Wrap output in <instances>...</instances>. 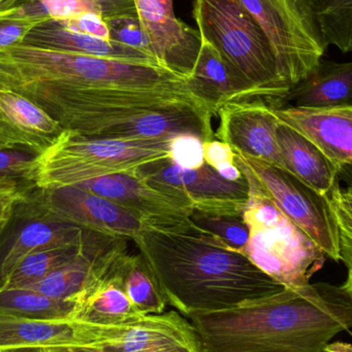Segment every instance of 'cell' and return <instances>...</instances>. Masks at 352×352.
<instances>
[{
    "label": "cell",
    "mask_w": 352,
    "mask_h": 352,
    "mask_svg": "<svg viewBox=\"0 0 352 352\" xmlns=\"http://www.w3.org/2000/svg\"><path fill=\"white\" fill-rule=\"evenodd\" d=\"M165 66L12 45L0 51V86L49 113L63 130L119 111L161 87L186 84Z\"/></svg>",
    "instance_id": "obj_1"
},
{
    "label": "cell",
    "mask_w": 352,
    "mask_h": 352,
    "mask_svg": "<svg viewBox=\"0 0 352 352\" xmlns=\"http://www.w3.org/2000/svg\"><path fill=\"white\" fill-rule=\"evenodd\" d=\"M132 241L167 305L186 318L231 309L284 289L243 254L196 227L189 217L163 225L144 223Z\"/></svg>",
    "instance_id": "obj_2"
},
{
    "label": "cell",
    "mask_w": 352,
    "mask_h": 352,
    "mask_svg": "<svg viewBox=\"0 0 352 352\" xmlns=\"http://www.w3.org/2000/svg\"><path fill=\"white\" fill-rule=\"evenodd\" d=\"M187 318L200 352H329L335 337L351 333V272L340 285L284 287L231 309Z\"/></svg>",
    "instance_id": "obj_3"
},
{
    "label": "cell",
    "mask_w": 352,
    "mask_h": 352,
    "mask_svg": "<svg viewBox=\"0 0 352 352\" xmlns=\"http://www.w3.org/2000/svg\"><path fill=\"white\" fill-rule=\"evenodd\" d=\"M192 16L200 38L250 82L270 107H282L289 87L268 41L241 0H194Z\"/></svg>",
    "instance_id": "obj_4"
},
{
    "label": "cell",
    "mask_w": 352,
    "mask_h": 352,
    "mask_svg": "<svg viewBox=\"0 0 352 352\" xmlns=\"http://www.w3.org/2000/svg\"><path fill=\"white\" fill-rule=\"evenodd\" d=\"M172 138H87L63 130L37 160L33 186L39 188L134 173L138 167L169 158Z\"/></svg>",
    "instance_id": "obj_5"
},
{
    "label": "cell",
    "mask_w": 352,
    "mask_h": 352,
    "mask_svg": "<svg viewBox=\"0 0 352 352\" xmlns=\"http://www.w3.org/2000/svg\"><path fill=\"white\" fill-rule=\"evenodd\" d=\"M270 45L279 72L293 89L316 67L328 45L311 0H241Z\"/></svg>",
    "instance_id": "obj_6"
},
{
    "label": "cell",
    "mask_w": 352,
    "mask_h": 352,
    "mask_svg": "<svg viewBox=\"0 0 352 352\" xmlns=\"http://www.w3.org/2000/svg\"><path fill=\"white\" fill-rule=\"evenodd\" d=\"M236 156L251 171L262 192L326 256L336 263L342 261L338 227L327 195L316 192L287 169L238 153Z\"/></svg>",
    "instance_id": "obj_7"
},
{
    "label": "cell",
    "mask_w": 352,
    "mask_h": 352,
    "mask_svg": "<svg viewBox=\"0 0 352 352\" xmlns=\"http://www.w3.org/2000/svg\"><path fill=\"white\" fill-rule=\"evenodd\" d=\"M252 264L289 289L310 285L324 267L326 254L284 213L275 223L249 227V240L241 250Z\"/></svg>",
    "instance_id": "obj_8"
},
{
    "label": "cell",
    "mask_w": 352,
    "mask_h": 352,
    "mask_svg": "<svg viewBox=\"0 0 352 352\" xmlns=\"http://www.w3.org/2000/svg\"><path fill=\"white\" fill-rule=\"evenodd\" d=\"M134 173L156 190L207 214L242 215L249 198L244 175L229 182L206 163L198 169H183L165 158L147 163Z\"/></svg>",
    "instance_id": "obj_9"
},
{
    "label": "cell",
    "mask_w": 352,
    "mask_h": 352,
    "mask_svg": "<svg viewBox=\"0 0 352 352\" xmlns=\"http://www.w3.org/2000/svg\"><path fill=\"white\" fill-rule=\"evenodd\" d=\"M30 190L17 202L8 221L0 227V291L29 254L80 243L92 233L45 212L31 196Z\"/></svg>",
    "instance_id": "obj_10"
},
{
    "label": "cell",
    "mask_w": 352,
    "mask_h": 352,
    "mask_svg": "<svg viewBox=\"0 0 352 352\" xmlns=\"http://www.w3.org/2000/svg\"><path fill=\"white\" fill-rule=\"evenodd\" d=\"M30 194L45 212L95 233L132 240L144 223L115 203L74 184L52 188L32 186Z\"/></svg>",
    "instance_id": "obj_11"
},
{
    "label": "cell",
    "mask_w": 352,
    "mask_h": 352,
    "mask_svg": "<svg viewBox=\"0 0 352 352\" xmlns=\"http://www.w3.org/2000/svg\"><path fill=\"white\" fill-rule=\"evenodd\" d=\"M94 349L103 352H200L194 326L177 311L103 327L101 343Z\"/></svg>",
    "instance_id": "obj_12"
},
{
    "label": "cell",
    "mask_w": 352,
    "mask_h": 352,
    "mask_svg": "<svg viewBox=\"0 0 352 352\" xmlns=\"http://www.w3.org/2000/svg\"><path fill=\"white\" fill-rule=\"evenodd\" d=\"M218 117L220 125L214 138L238 154L287 169L277 142L279 122L268 103L260 99L229 103Z\"/></svg>",
    "instance_id": "obj_13"
},
{
    "label": "cell",
    "mask_w": 352,
    "mask_h": 352,
    "mask_svg": "<svg viewBox=\"0 0 352 352\" xmlns=\"http://www.w3.org/2000/svg\"><path fill=\"white\" fill-rule=\"evenodd\" d=\"M126 241V238L96 233L78 256L26 289L79 304L107 274L116 260L127 252Z\"/></svg>",
    "instance_id": "obj_14"
},
{
    "label": "cell",
    "mask_w": 352,
    "mask_h": 352,
    "mask_svg": "<svg viewBox=\"0 0 352 352\" xmlns=\"http://www.w3.org/2000/svg\"><path fill=\"white\" fill-rule=\"evenodd\" d=\"M134 2L138 20L159 63L188 78L200 51L198 31L176 16L174 0Z\"/></svg>",
    "instance_id": "obj_15"
},
{
    "label": "cell",
    "mask_w": 352,
    "mask_h": 352,
    "mask_svg": "<svg viewBox=\"0 0 352 352\" xmlns=\"http://www.w3.org/2000/svg\"><path fill=\"white\" fill-rule=\"evenodd\" d=\"M74 186L103 197L151 225L184 221L194 211L182 201L153 188L134 173L101 176Z\"/></svg>",
    "instance_id": "obj_16"
},
{
    "label": "cell",
    "mask_w": 352,
    "mask_h": 352,
    "mask_svg": "<svg viewBox=\"0 0 352 352\" xmlns=\"http://www.w3.org/2000/svg\"><path fill=\"white\" fill-rule=\"evenodd\" d=\"M279 123L301 134L324 153L340 173L352 162V105L270 107Z\"/></svg>",
    "instance_id": "obj_17"
},
{
    "label": "cell",
    "mask_w": 352,
    "mask_h": 352,
    "mask_svg": "<svg viewBox=\"0 0 352 352\" xmlns=\"http://www.w3.org/2000/svg\"><path fill=\"white\" fill-rule=\"evenodd\" d=\"M62 131L60 124L32 101L0 86V151L39 156Z\"/></svg>",
    "instance_id": "obj_18"
},
{
    "label": "cell",
    "mask_w": 352,
    "mask_h": 352,
    "mask_svg": "<svg viewBox=\"0 0 352 352\" xmlns=\"http://www.w3.org/2000/svg\"><path fill=\"white\" fill-rule=\"evenodd\" d=\"M189 92L208 107L213 117L225 105L239 101L262 100L258 91L240 76L208 41L200 47L191 74L186 80Z\"/></svg>",
    "instance_id": "obj_19"
},
{
    "label": "cell",
    "mask_w": 352,
    "mask_h": 352,
    "mask_svg": "<svg viewBox=\"0 0 352 352\" xmlns=\"http://www.w3.org/2000/svg\"><path fill=\"white\" fill-rule=\"evenodd\" d=\"M103 326L76 320H34L0 316V352L26 347H95Z\"/></svg>",
    "instance_id": "obj_20"
},
{
    "label": "cell",
    "mask_w": 352,
    "mask_h": 352,
    "mask_svg": "<svg viewBox=\"0 0 352 352\" xmlns=\"http://www.w3.org/2000/svg\"><path fill=\"white\" fill-rule=\"evenodd\" d=\"M24 45L52 51L81 54L103 59L130 63L161 65L155 58L110 39L72 32L60 26L54 19H48L33 27L23 41Z\"/></svg>",
    "instance_id": "obj_21"
},
{
    "label": "cell",
    "mask_w": 352,
    "mask_h": 352,
    "mask_svg": "<svg viewBox=\"0 0 352 352\" xmlns=\"http://www.w3.org/2000/svg\"><path fill=\"white\" fill-rule=\"evenodd\" d=\"M352 63L320 60L305 78L296 85L282 107H330L351 104Z\"/></svg>",
    "instance_id": "obj_22"
},
{
    "label": "cell",
    "mask_w": 352,
    "mask_h": 352,
    "mask_svg": "<svg viewBox=\"0 0 352 352\" xmlns=\"http://www.w3.org/2000/svg\"><path fill=\"white\" fill-rule=\"evenodd\" d=\"M277 142L289 173L320 194L330 192L340 171L324 153L301 134L280 123Z\"/></svg>",
    "instance_id": "obj_23"
},
{
    "label": "cell",
    "mask_w": 352,
    "mask_h": 352,
    "mask_svg": "<svg viewBox=\"0 0 352 352\" xmlns=\"http://www.w3.org/2000/svg\"><path fill=\"white\" fill-rule=\"evenodd\" d=\"M112 268L79 303L74 320L107 327L126 324L142 318L143 314L128 299Z\"/></svg>",
    "instance_id": "obj_24"
},
{
    "label": "cell",
    "mask_w": 352,
    "mask_h": 352,
    "mask_svg": "<svg viewBox=\"0 0 352 352\" xmlns=\"http://www.w3.org/2000/svg\"><path fill=\"white\" fill-rule=\"evenodd\" d=\"M112 271L141 314L149 316L165 311L167 302L165 294L140 254H122L114 263Z\"/></svg>",
    "instance_id": "obj_25"
},
{
    "label": "cell",
    "mask_w": 352,
    "mask_h": 352,
    "mask_svg": "<svg viewBox=\"0 0 352 352\" xmlns=\"http://www.w3.org/2000/svg\"><path fill=\"white\" fill-rule=\"evenodd\" d=\"M79 304L33 289L0 291V316L34 320H74Z\"/></svg>",
    "instance_id": "obj_26"
},
{
    "label": "cell",
    "mask_w": 352,
    "mask_h": 352,
    "mask_svg": "<svg viewBox=\"0 0 352 352\" xmlns=\"http://www.w3.org/2000/svg\"><path fill=\"white\" fill-rule=\"evenodd\" d=\"M92 232L80 243L66 244L45 248L29 254L12 271L6 280L4 289H26L41 283L50 274L63 266L82 252L87 242L95 235ZM2 291V289H1Z\"/></svg>",
    "instance_id": "obj_27"
},
{
    "label": "cell",
    "mask_w": 352,
    "mask_h": 352,
    "mask_svg": "<svg viewBox=\"0 0 352 352\" xmlns=\"http://www.w3.org/2000/svg\"><path fill=\"white\" fill-rule=\"evenodd\" d=\"M324 43L342 53L352 49V0H311Z\"/></svg>",
    "instance_id": "obj_28"
},
{
    "label": "cell",
    "mask_w": 352,
    "mask_h": 352,
    "mask_svg": "<svg viewBox=\"0 0 352 352\" xmlns=\"http://www.w3.org/2000/svg\"><path fill=\"white\" fill-rule=\"evenodd\" d=\"M189 219L237 252H241L249 240V228L242 215L207 214L194 210Z\"/></svg>",
    "instance_id": "obj_29"
},
{
    "label": "cell",
    "mask_w": 352,
    "mask_h": 352,
    "mask_svg": "<svg viewBox=\"0 0 352 352\" xmlns=\"http://www.w3.org/2000/svg\"><path fill=\"white\" fill-rule=\"evenodd\" d=\"M338 227L340 237L341 256L351 272L352 265V190L351 186L341 188L339 179L327 194Z\"/></svg>",
    "instance_id": "obj_30"
},
{
    "label": "cell",
    "mask_w": 352,
    "mask_h": 352,
    "mask_svg": "<svg viewBox=\"0 0 352 352\" xmlns=\"http://www.w3.org/2000/svg\"><path fill=\"white\" fill-rule=\"evenodd\" d=\"M105 22L109 28L111 39L156 59L150 39L143 29L138 16H118L105 20Z\"/></svg>",
    "instance_id": "obj_31"
},
{
    "label": "cell",
    "mask_w": 352,
    "mask_h": 352,
    "mask_svg": "<svg viewBox=\"0 0 352 352\" xmlns=\"http://www.w3.org/2000/svg\"><path fill=\"white\" fill-rule=\"evenodd\" d=\"M37 157L28 153L0 151V180H17L33 186Z\"/></svg>",
    "instance_id": "obj_32"
},
{
    "label": "cell",
    "mask_w": 352,
    "mask_h": 352,
    "mask_svg": "<svg viewBox=\"0 0 352 352\" xmlns=\"http://www.w3.org/2000/svg\"><path fill=\"white\" fill-rule=\"evenodd\" d=\"M169 159L180 168H200L205 164L202 140L192 135L175 136L169 142Z\"/></svg>",
    "instance_id": "obj_33"
},
{
    "label": "cell",
    "mask_w": 352,
    "mask_h": 352,
    "mask_svg": "<svg viewBox=\"0 0 352 352\" xmlns=\"http://www.w3.org/2000/svg\"><path fill=\"white\" fill-rule=\"evenodd\" d=\"M45 19H35L24 14L0 16V51L23 43L29 31Z\"/></svg>",
    "instance_id": "obj_34"
},
{
    "label": "cell",
    "mask_w": 352,
    "mask_h": 352,
    "mask_svg": "<svg viewBox=\"0 0 352 352\" xmlns=\"http://www.w3.org/2000/svg\"><path fill=\"white\" fill-rule=\"evenodd\" d=\"M51 19L72 18L85 12L103 16L101 0H37Z\"/></svg>",
    "instance_id": "obj_35"
},
{
    "label": "cell",
    "mask_w": 352,
    "mask_h": 352,
    "mask_svg": "<svg viewBox=\"0 0 352 352\" xmlns=\"http://www.w3.org/2000/svg\"><path fill=\"white\" fill-rule=\"evenodd\" d=\"M60 26L72 32L81 33V34L90 35V36L97 37V38L110 41L109 28L105 24L103 16L93 12H85V14H79V16H72V18L54 19Z\"/></svg>",
    "instance_id": "obj_36"
},
{
    "label": "cell",
    "mask_w": 352,
    "mask_h": 352,
    "mask_svg": "<svg viewBox=\"0 0 352 352\" xmlns=\"http://www.w3.org/2000/svg\"><path fill=\"white\" fill-rule=\"evenodd\" d=\"M205 163L218 170L221 167L227 164H235L236 152L233 148L219 140H209L203 142Z\"/></svg>",
    "instance_id": "obj_37"
},
{
    "label": "cell",
    "mask_w": 352,
    "mask_h": 352,
    "mask_svg": "<svg viewBox=\"0 0 352 352\" xmlns=\"http://www.w3.org/2000/svg\"><path fill=\"white\" fill-rule=\"evenodd\" d=\"M32 186L14 184L0 188V227L8 221L17 202L20 201Z\"/></svg>",
    "instance_id": "obj_38"
},
{
    "label": "cell",
    "mask_w": 352,
    "mask_h": 352,
    "mask_svg": "<svg viewBox=\"0 0 352 352\" xmlns=\"http://www.w3.org/2000/svg\"><path fill=\"white\" fill-rule=\"evenodd\" d=\"M103 20L118 16H138L134 0H101Z\"/></svg>",
    "instance_id": "obj_39"
},
{
    "label": "cell",
    "mask_w": 352,
    "mask_h": 352,
    "mask_svg": "<svg viewBox=\"0 0 352 352\" xmlns=\"http://www.w3.org/2000/svg\"><path fill=\"white\" fill-rule=\"evenodd\" d=\"M217 173L222 176L225 179L229 180V182H237L243 177V173H241L237 165L227 164L221 167L217 170Z\"/></svg>",
    "instance_id": "obj_40"
},
{
    "label": "cell",
    "mask_w": 352,
    "mask_h": 352,
    "mask_svg": "<svg viewBox=\"0 0 352 352\" xmlns=\"http://www.w3.org/2000/svg\"><path fill=\"white\" fill-rule=\"evenodd\" d=\"M50 352H103L94 347H56L49 349Z\"/></svg>",
    "instance_id": "obj_41"
},
{
    "label": "cell",
    "mask_w": 352,
    "mask_h": 352,
    "mask_svg": "<svg viewBox=\"0 0 352 352\" xmlns=\"http://www.w3.org/2000/svg\"><path fill=\"white\" fill-rule=\"evenodd\" d=\"M1 352H50L45 347H26V349H10Z\"/></svg>",
    "instance_id": "obj_42"
},
{
    "label": "cell",
    "mask_w": 352,
    "mask_h": 352,
    "mask_svg": "<svg viewBox=\"0 0 352 352\" xmlns=\"http://www.w3.org/2000/svg\"><path fill=\"white\" fill-rule=\"evenodd\" d=\"M14 184H24V186H28V184H22V182H17V180H0V188L14 186Z\"/></svg>",
    "instance_id": "obj_43"
}]
</instances>
